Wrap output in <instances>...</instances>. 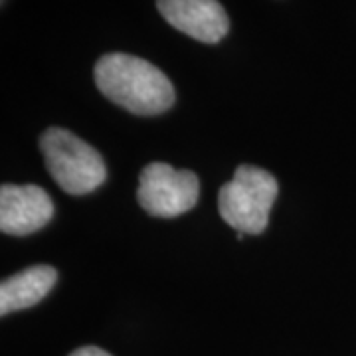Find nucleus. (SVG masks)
I'll list each match as a JSON object with an SVG mask.
<instances>
[{"label":"nucleus","mask_w":356,"mask_h":356,"mask_svg":"<svg viewBox=\"0 0 356 356\" xmlns=\"http://www.w3.org/2000/svg\"><path fill=\"white\" fill-rule=\"evenodd\" d=\"M54 216L50 194L34 184H4L0 188V229L8 236H30Z\"/></svg>","instance_id":"5"},{"label":"nucleus","mask_w":356,"mask_h":356,"mask_svg":"<svg viewBox=\"0 0 356 356\" xmlns=\"http://www.w3.org/2000/svg\"><path fill=\"white\" fill-rule=\"evenodd\" d=\"M70 356H111L109 353H105L102 348H97V346H81V348H77L74 350Z\"/></svg>","instance_id":"8"},{"label":"nucleus","mask_w":356,"mask_h":356,"mask_svg":"<svg viewBox=\"0 0 356 356\" xmlns=\"http://www.w3.org/2000/svg\"><path fill=\"white\" fill-rule=\"evenodd\" d=\"M95 86L115 105L135 115H161L175 105L170 79L151 62L131 54H105L93 70Z\"/></svg>","instance_id":"1"},{"label":"nucleus","mask_w":356,"mask_h":356,"mask_svg":"<svg viewBox=\"0 0 356 356\" xmlns=\"http://www.w3.org/2000/svg\"><path fill=\"white\" fill-rule=\"evenodd\" d=\"M277 180L259 166L242 165L218 194V210L238 234L257 236L267 228L269 212L277 198Z\"/></svg>","instance_id":"3"},{"label":"nucleus","mask_w":356,"mask_h":356,"mask_svg":"<svg viewBox=\"0 0 356 356\" xmlns=\"http://www.w3.org/2000/svg\"><path fill=\"white\" fill-rule=\"evenodd\" d=\"M40 151L51 178L67 194H89L107 178L102 154L67 129H48L40 137Z\"/></svg>","instance_id":"2"},{"label":"nucleus","mask_w":356,"mask_h":356,"mask_svg":"<svg viewBox=\"0 0 356 356\" xmlns=\"http://www.w3.org/2000/svg\"><path fill=\"white\" fill-rule=\"evenodd\" d=\"M56 281L58 271L51 266H32L4 280L0 285V315L34 307L54 289Z\"/></svg>","instance_id":"7"},{"label":"nucleus","mask_w":356,"mask_h":356,"mask_svg":"<svg viewBox=\"0 0 356 356\" xmlns=\"http://www.w3.org/2000/svg\"><path fill=\"white\" fill-rule=\"evenodd\" d=\"M200 182L192 170H177L166 163H151L139 177L137 200L154 218H177L198 202Z\"/></svg>","instance_id":"4"},{"label":"nucleus","mask_w":356,"mask_h":356,"mask_svg":"<svg viewBox=\"0 0 356 356\" xmlns=\"http://www.w3.org/2000/svg\"><path fill=\"white\" fill-rule=\"evenodd\" d=\"M4 2H6V0H2V4H4Z\"/></svg>","instance_id":"9"},{"label":"nucleus","mask_w":356,"mask_h":356,"mask_svg":"<svg viewBox=\"0 0 356 356\" xmlns=\"http://www.w3.org/2000/svg\"><path fill=\"white\" fill-rule=\"evenodd\" d=\"M166 22L202 44H218L228 34L229 18L218 0H156Z\"/></svg>","instance_id":"6"}]
</instances>
